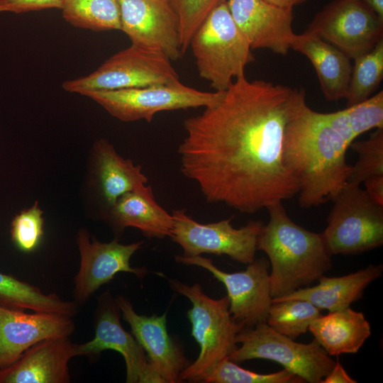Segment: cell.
I'll list each match as a JSON object with an SVG mask.
<instances>
[{
  "label": "cell",
  "mask_w": 383,
  "mask_h": 383,
  "mask_svg": "<svg viewBox=\"0 0 383 383\" xmlns=\"http://www.w3.org/2000/svg\"><path fill=\"white\" fill-rule=\"evenodd\" d=\"M77 356L69 337L48 338L26 350L11 365L0 369V383H67L68 362Z\"/></svg>",
  "instance_id": "obj_19"
},
{
  "label": "cell",
  "mask_w": 383,
  "mask_h": 383,
  "mask_svg": "<svg viewBox=\"0 0 383 383\" xmlns=\"http://www.w3.org/2000/svg\"><path fill=\"white\" fill-rule=\"evenodd\" d=\"M267 2L282 8L292 9L305 3L308 0H265Z\"/></svg>",
  "instance_id": "obj_36"
},
{
  "label": "cell",
  "mask_w": 383,
  "mask_h": 383,
  "mask_svg": "<svg viewBox=\"0 0 383 383\" xmlns=\"http://www.w3.org/2000/svg\"><path fill=\"white\" fill-rule=\"evenodd\" d=\"M61 11L74 27L97 32L121 30L118 0H62Z\"/></svg>",
  "instance_id": "obj_26"
},
{
  "label": "cell",
  "mask_w": 383,
  "mask_h": 383,
  "mask_svg": "<svg viewBox=\"0 0 383 383\" xmlns=\"http://www.w3.org/2000/svg\"><path fill=\"white\" fill-rule=\"evenodd\" d=\"M236 342L240 346L229 356L234 362L252 359L271 360L305 382L321 383L335 363L315 339L307 344L295 342L274 331L267 322L243 328Z\"/></svg>",
  "instance_id": "obj_8"
},
{
  "label": "cell",
  "mask_w": 383,
  "mask_h": 383,
  "mask_svg": "<svg viewBox=\"0 0 383 383\" xmlns=\"http://www.w3.org/2000/svg\"><path fill=\"white\" fill-rule=\"evenodd\" d=\"M189 46L199 76L225 91L255 57L235 23L226 1L215 8L194 34Z\"/></svg>",
  "instance_id": "obj_5"
},
{
  "label": "cell",
  "mask_w": 383,
  "mask_h": 383,
  "mask_svg": "<svg viewBox=\"0 0 383 383\" xmlns=\"http://www.w3.org/2000/svg\"><path fill=\"white\" fill-rule=\"evenodd\" d=\"M121 30L131 43L164 52L171 60L182 57L179 17L170 0H118Z\"/></svg>",
  "instance_id": "obj_15"
},
{
  "label": "cell",
  "mask_w": 383,
  "mask_h": 383,
  "mask_svg": "<svg viewBox=\"0 0 383 383\" xmlns=\"http://www.w3.org/2000/svg\"><path fill=\"white\" fill-rule=\"evenodd\" d=\"M383 128V91L343 110L321 113L305 92L287 123L282 157L299 184V204L309 209L333 201L348 181L346 152L361 134Z\"/></svg>",
  "instance_id": "obj_2"
},
{
  "label": "cell",
  "mask_w": 383,
  "mask_h": 383,
  "mask_svg": "<svg viewBox=\"0 0 383 383\" xmlns=\"http://www.w3.org/2000/svg\"><path fill=\"white\" fill-rule=\"evenodd\" d=\"M231 15L251 49H269L282 55L292 49L293 9L265 0H227Z\"/></svg>",
  "instance_id": "obj_16"
},
{
  "label": "cell",
  "mask_w": 383,
  "mask_h": 383,
  "mask_svg": "<svg viewBox=\"0 0 383 383\" xmlns=\"http://www.w3.org/2000/svg\"><path fill=\"white\" fill-rule=\"evenodd\" d=\"M266 209L270 220L259 233L257 248L269 258L270 291L274 299L317 281L331 270L332 255L322 233L294 223L282 202Z\"/></svg>",
  "instance_id": "obj_3"
},
{
  "label": "cell",
  "mask_w": 383,
  "mask_h": 383,
  "mask_svg": "<svg viewBox=\"0 0 383 383\" xmlns=\"http://www.w3.org/2000/svg\"><path fill=\"white\" fill-rule=\"evenodd\" d=\"M171 61L161 51L131 43L91 73L64 82L62 88L84 96L90 91L177 83L179 77Z\"/></svg>",
  "instance_id": "obj_7"
},
{
  "label": "cell",
  "mask_w": 383,
  "mask_h": 383,
  "mask_svg": "<svg viewBox=\"0 0 383 383\" xmlns=\"http://www.w3.org/2000/svg\"><path fill=\"white\" fill-rule=\"evenodd\" d=\"M227 0H170L179 21L180 48L182 55L190 41L209 14Z\"/></svg>",
  "instance_id": "obj_31"
},
{
  "label": "cell",
  "mask_w": 383,
  "mask_h": 383,
  "mask_svg": "<svg viewBox=\"0 0 383 383\" xmlns=\"http://www.w3.org/2000/svg\"><path fill=\"white\" fill-rule=\"evenodd\" d=\"M309 331L331 356L357 353L371 335L365 315L350 307L321 315Z\"/></svg>",
  "instance_id": "obj_24"
},
{
  "label": "cell",
  "mask_w": 383,
  "mask_h": 383,
  "mask_svg": "<svg viewBox=\"0 0 383 383\" xmlns=\"http://www.w3.org/2000/svg\"><path fill=\"white\" fill-rule=\"evenodd\" d=\"M80 255V266L74 278V297L78 304L86 303L102 285L109 282L118 272H128L139 279L148 272L145 267H132L130 260L141 248L143 241L128 245L118 243V238L109 243H101L90 238L85 229L77 235Z\"/></svg>",
  "instance_id": "obj_14"
},
{
  "label": "cell",
  "mask_w": 383,
  "mask_h": 383,
  "mask_svg": "<svg viewBox=\"0 0 383 383\" xmlns=\"http://www.w3.org/2000/svg\"><path fill=\"white\" fill-rule=\"evenodd\" d=\"M172 215L174 222L170 237L181 246L182 255H226L245 265L255 260L262 221L250 220L245 226L235 228L231 218L201 224L189 217L185 209L174 210Z\"/></svg>",
  "instance_id": "obj_10"
},
{
  "label": "cell",
  "mask_w": 383,
  "mask_h": 383,
  "mask_svg": "<svg viewBox=\"0 0 383 383\" xmlns=\"http://www.w3.org/2000/svg\"><path fill=\"white\" fill-rule=\"evenodd\" d=\"M0 306L33 312H48L72 317L79 304L65 301L55 293L44 294L39 288L0 272Z\"/></svg>",
  "instance_id": "obj_25"
},
{
  "label": "cell",
  "mask_w": 383,
  "mask_h": 383,
  "mask_svg": "<svg viewBox=\"0 0 383 383\" xmlns=\"http://www.w3.org/2000/svg\"><path fill=\"white\" fill-rule=\"evenodd\" d=\"M383 273L382 264L370 265L355 272L340 277H328L323 275L313 287H301L272 302L288 299H304L318 309L329 312L343 310L360 299L365 289Z\"/></svg>",
  "instance_id": "obj_23"
},
{
  "label": "cell",
  "mask_w": 383,
  "mask_h": 383,
  "mask_svg": "<svg viewBox=\"0 0 383 383\" xmlns=\"http://www.w3.org/2000/svg\"><path fill=\"white\" fill-rule=\"evenodd\" d=\"M176 262L195 265L210 272L227 291L229 311L233 319L245 328L267 322L272 304L270 284V262L265 257L255 260L246 269L226 272L218 269L211 259L200 255H175Z\"/></svg>",
  "instance_id": "obj_12"
},
{
  "label": "cell",
  "mask_w": 383,
  "mask_h": 383,
  "mask_svg": "<svg viewBox=\"0 0 383 383\" xmlns=\"http://www.w3.org/2000/svg\"><path fill=\"white\" fill-rule=\"evenodd\" d=\"M321 315V309L304 299H288L271 304L267 323L277 332L295 339L309 331Z\"/></svg>",
  "instance_id": "obj_28"
},
{
  "label": "cell",
  "mask_w": 383,
  "mask_h": 383,
  "mask_svg": "<svg viewBox=\"0 0 383 383\" xmlns=\"http://www.w3.org/2000/svg\"><path fill=\"white\" fill-rule=\"evenodd\" d=\"M11 235L15 245L24 252H31L38 248L44 235V218L38 201L13 217Z\"/></svg>",
  "instance_id": "obj_32"
},
{
  "label": "cell",
  "mask_w": 383,
  "mask_h": 383,
  "mask_svg": "<svg viewBox=\"0 0 383 383\" xmlns=\"http://www.w3.org/2000/svg\"><path fill=\"white\" fill-rule=\"evenodd\" d=\"M332 201L322 232L332 255L360 254L382 245L383 206L360 184L348 182Z\"/></svg>",
  "instance_id": "obj_6"
},
{
  "label": "cell",
  "mask_w": 383,
  "mask_h": 383,
  "mask_svg": "<svg viewBox=\"0 0 383 383\" xmlns=\"http://www.w3.org/2000/svg\"><path fill=\"white\" fill-rule=\"evenodd\" d=\"M90 176L104 216L121 196L143 189L148 180L140 165L123 158L105 139L93 146Z\"/></svg>",
  "instance_id": "obj_20"
},
{
  "label": "cell",
  "mask_w": 383,
  "mask_h": 383,
  "mask_svg": "<svg viewBox=\"0 0 383 383\" xmlns=\"http://www.w3.org/2000/svg\"><path fill=\"white\" fill-rule=\"evenodd\" d=\"M306 31L354 60L383 39V18L360 0H333L316 14Z\"/></svg>",
  "instance_id": "obj_11"
},
{
  "label": "cell",
  "mask_w": 383,
  "mask_h": 383,
  "mask_svg": "<svg viewBox=\"0 0 383 383\" xmlns=\"http://www.w3.org/2000/svg\"><path fill=\"white\" fill-rule=\"evenodd\" d=\"M62 0H0L1 13H22L44 9H60Z\"/></svg>",
  "instance_id": "obj_33"
},
{
  "label": "cell",
  "mask_w": 383,
  "mask_h": 383,
  "mask_svg": "<svg viewBox=\"0 0 383 383\" xmlns=\"http://www.w3.org/2000/svg\"><path fill=\"white\" fill-rule=\"evenodd\" d=\"M321 383H357V381L349 376L341 363L337 360Z\"/></svg>",
  "instance_id": "obj_35"
},
{
  "label": "cell",
  "mask_w": 383,
  "mask_h": 383,
  "mask_svg": "<svg viewBox=\"0 0 383 383\" xmlns=\"http://www.w3.org/2000/svg\"><path fill=\"white\" fill-rule=\"evenodd\" d=\"M115 300L131 333L164 383L182 382L180 374L190 363L182 348L167 333V313L161 316L139 315L126 297L118 295Z\"/></svg>",
  "instance_id": "obj_18"
},
{
  "label": "cell",
  "mask_w": 383,
  "mask_h": 383,
  "mask_svg": "<svg viewBox=\"0 0 383 383\" xmlns=\"http://www.w3.org/2000/svg\"><path fill=\"white\" fill-rule=\"evenodd\" d=\"M72 318L55 313H28L0 306V369L15 362L40 341L70 337L75 328Z\"/></svg>",
  "instance_id": "obj_17"
},
{
  "label": "cell",
  "mask_w": 383,
  "mask_h": 383,
  "mask_svg": "<svg viewBox=\"0 0 383 383\" xmlns=\"http://www.w3.org/2000/svg\"><path fill=\"white\" fill-rule=\"evenodd\" d=\"M302 89L237 77L216 104L184 121L180 171L209 203L253 213L299 192L284 133Z\"/></svg>",
  "instance_id": "obj_1"
},
{
  "label": "cell",
  "mask_w": 383,
  "mask_h": 383,
  "mask_svg": "<svg viewBox=\"0 0 383 383\" xmlns=\"http://www.w3.org/2000/svg\"><path fill=\"white\" fill-rule=\"evenodd\" d=\"M292 49L309 60L327 101L345 99L353 69L351 59L346 54L318 35L306 30L295 35Z\"/></svg>",
  "instance_id": "obj_22"
},
{
  "label": "cell",
  "mask_w": 383,
  "mask_h": 383,
  "mask_svg": "<svg viewBox=\"0 0 383 383\" xmlns=\"http://www.w3.org/2000/svg\"><path fill=\"white\" fill-rule=\"evenodd\" d=\"M94 318V338L85 343L76 344L77 356L94 360L104 350H113L124 358L127 383H164L133 334L123 328L120 309L109 292L98 297Z\"/></svg>",
  "instance_id": "obj_13"
},
{
  "label": "cell",
  "mask_w": 383,
  "mask_h": 383,
  "mask_svg": "<svg viewBox=\"0 0 383 383\" xmlns=\"http://www.w3.org/2000/svg\"><path fill=\"white\" fill-rule=\"evenodd\" d=\"M374 10L377 15L383 18V0H360Z\"/></svg>",
  "instance_id": "obj_37"
},
{
  "label": "cell",
  "mask_w": 383,
  "mask_h": 383,
  "mask_svg": "<svg viewBox=\"0 0 383 383\" xmlns=\"http://www.w3.org/2000/svg\"><path fill=\"white\" fill-rule=\"evenodd\" d=\"M225 91H202L180 82L140 88L96 91L86 96L123 122H151L161 111L206 108L217 104Z\"/></svg>",
  "instance_id": "obj_9"
},
{
  "label": "cell",
  "mask_w": 383,
  "mask_h": 383,
  "mask_svg": "<svg viewBox=\"0 0 383 383\" xmlns=\"http://www.w3.org/2000/svg\"><path fill=\"white\" fill-rule=\"evenodd\" d=\"M205 383H305L298 375L283 369L270 374H260L240 367L226 357L203 380Z\"/></svg>",
  "instance_id": "obj_29"
},
{
  "label": "cell",
  "mask_w": 383,
  "mask_h": 383,
  "mask_svg": "<svg viewBox=\"0 0 383 383\" xmlns=\"http://www.w3.org/2000/svg\"><path fill=\"white\" fill-rule=\"evenodd\" d=\"M168 282L192 303L187 316L192 335L200 348L198 357L182 371L180 380L203 382L216 365L238 348L236 337L245 326L232 317L227 296L215 299L199 284L189 286L174 279H168Z\"/></svg>",
  "instance_id": "obj_4"
},
{
  "label": "cell",
  "mask_w": 383,
  "mask_h": 383,
  "mask_svg": "<svg viewBox=\"0 0 383 383\" xmlns=\"http://www.w3.org/2000/svg\"><path fill=\"white\" fill-rule=\"evenodd\" d=\"M350 147L358 160L351 166L348 182L361 184L369 178L383 176V128H376L366 140H354Z\"/></svg>",
  "instance_id": "obj_30"
},
{
  "label": "cell",
  "mask_w": 383,
  "mask_h": 383,
  "mask_svg": "<svg viewBox=\"0 0 383 383\" xmlns=\"http://www.w3.org/2000/svg\"><path fill=\"white\" fill-rule=\"evenodd\" d=\"M104 218L116 235L133 227L149 238L170 236L174 222L172 215L156 202L150 186L121 196Z\"/></svg>",
  "instance_id": "obj_21"
},
{
  "label": "cell",
  "mask_w": 383,
  "mask_h": 383,
  "mask_svg": "<svg viewBox=\"0 0 383 383\" xmlns=\"http://www.w3.org/2000/svg\"><path fill=\"white\" fill-rule=\"evenodd\" d=\"M345 99L347 107L362 103L374 95L383 78V39L368 52L353 60Z\"/></svg>",
  "instance_id": "obj_27"
},
{
  "label": "cell",
  "mask_w": 383,
  "mask_h": 383,
  "mask_svg": "<svg viewBox=\"0 0 383 383\" xmlns=\"http://www.w3.org/2000/svg\"><path fill=\"white\" fill-rule=\"evenodd\" d=\"M365 191L378 204L383 206V176L369 178L364 182Z\"/></svg>",
  "instance_id": "obj_34"
}]
</instances>
